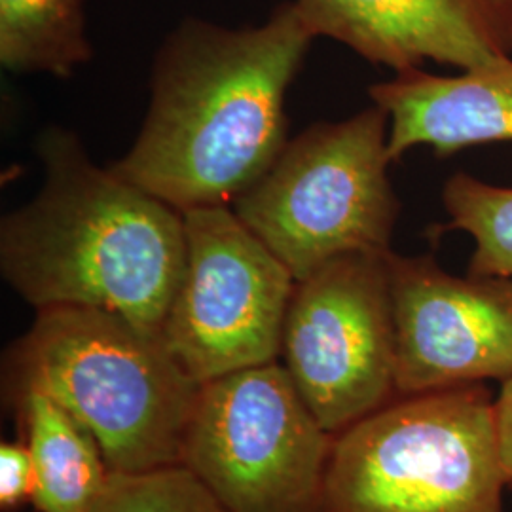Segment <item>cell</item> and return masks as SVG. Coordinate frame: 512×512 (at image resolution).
Segmentation results:
<instances>
[{
  "instance_id": "cell-1",
  "label": "cell",
  "mask_w": 512,
  "mask_h": 512,
  "mask_svg": "<svg viewBox=\"0 0 512 512\" xmlns=\"http://www.w3.org/2000/svg\"><path fill=\"white\" fill-rule=\"evenodd\" d=\"M315 35L294 2L258 27L186 19L156 55L124 181L179 211L232 207L287 147L285 97Z\"/></svg>"
},
{
  "instance_id": "cell-2",
  "label": "cell",
  "mask_w": 512,
  "mask_h": 512,
  "mask_svg": "<svg viewBox=\"0 0 512 512\" xmlns=\"http://www.w3.org/2000/svg\"><path fill=\"white\" fill-rule=\"evenodd\" d=\"M37 152V198L0 222L4 281L37 311H109L162 336L184 274L183 211L97 167L69 129H46Z\"/></svg>"
},
{
  "instance_id": "cell-3",
  "label": "cell",
  "mask_w": 512,
  "mask_h": 512,
  "mask_svg": "<svg viewBox=\"0 0 512 512\" xmlns=\"http://www.w3.org/2000/svg\"><path fill=\"white\" fill-rule=\"evenodd\" d=\"M200 385L162 336L90 308L37 311L2 357L4 399H54L92 433L112 473L181 465Z\"/></svg>"
},
{
  "instance_id": "cell-4",
  "label": "cell",
  "mask_w": 512,
  "mask_h": 512,
  "mask_svg": "<svg viewBox=\"0 0 512 512\" xmlns=\"http://www.w3.org/2000/svg\"><path fill=\"white\" fill-rule=\"evenodd\" d=\"M484 384L399 395L334 437L315 512H505Z\"/></svg>"
},
{
  "instance_id": "cell-5",
  "label": "cell",
  "mask_w": 512,
  "mask_h": 512,
  "mask_svg": "<svg viewBox=\"0 0 512 512\" xmlns=\"http://www.w3.org/2000/svg\"><path fill=\"white\" fill-rule=\"evenodd\" d=\"M387 139L389 116L376 103L315 124L232 209L296 281L338 256L385 253L401 213Z\"/></svg>"
},
{
  "instance_id": "cell-6",
  "label": "cell",
  "mask_w": 512,
  "mask_h": 512,
  "mask_svg": "<svg viewBox=\"0 0 512 512\" xmlns=\"http://www.w3.org/2000/svg\"><path fill=\"white\" fill-rule=\"evenodd\" d=\"M332 444L275 361L200 385L181 465L226 512H315Z\"/></svg>"
},
{
  "instance_id": "cell-7",
  "label": "cell",
  "mask_w": 512,
  "mask_h": 512,
  "mask_svg": "<svg viewBox=\"0 0 512 512\" xmlns=\"http://www.w3.org/2000/svg\"><path fill=\"white\" fill-rule=\"evenodd\" d=\"M186 262L165 346L198 384L275 363L296 277L232 207L184 211Z\"/></svg>"
},
{
  "instance_id": "cell-8",
  "label": "cell",
  "mask_w": 512,
  "mask_h": 512,
  "mask_svg": "<svg viewBox=\"0 0 512 512\" xmlns=\"http://www.w3.org/2000/svg\"><path fill=\"white\" fill-rule=\"evenodd\" d=\"M389 251L338 256L294 285L283 366L334 437L399 397Z\"/></svg>"
},
{
  "instance_id": "cell-9",
  "label": "cell",
  "mask_w": 512,
  "mask_h": 512,
  "mask_svg": "<svg viewBox=\"0 0 512 512\" xmlns=\"http://www.w3.org/2000/svg\"><path fill=\"white\" fill-rule=\"evenodd\" d=\"M387 272L399 395L512 378V277H458L395 251Z\"/></svg>"
},
{
  "instance_id": "cell-10",
  "label": "cell",
  "mask_w": 512,
  "mask_h": 512,
  "mask_svg": "<svg viewBox=\"0 0 512 512\" xmlns=\"http://www.w3.org/2000/svg\"><path fill=\"white\" fill-rule=\"evenodd\" d=\"M315 37L397 73L437 61L463 71L512 54L503 0H294Z\"/></svg>"
},
{
  "instance_id": "cell-11",
  "label": "cell",
  "mask_w": 512,
  "mask_h": 512,
  "mask_svg": "<svg viewBox=\"0 0 512 512\" xmlns=\"http://www.w3.org/2000/svg\"><path fill=\"white\" fill-rule=\"evenodd\" d=\"M368 92L389 116L391 162L416 147L444 158L463 148L512 141L511 55L459 76L406 69Z\"/></svg>"
},
{
  "instance_id": "cell-12",
  "label": "cell",
  "mask_w": 512,
  "mask_h": 512,
  "mask_svg": "<svg viewBox=\"0 0 512 512\" xmlns=\"http://www.w3.org/2000/svg\"><path fill=\"white\" fill-rule=\"evenodd\" d=\"M6 401L16 414L19 439L35 463V509L86 511L112 473L92 433L40 391H23Z\"/></svg>"
},
{
  "instance_id": "cell-13",
  "label": "cell",
  "mask_w": 512,
  "mask_h": 512,
  "mask_svg": "<svg viewBox=\"0 0 512 512\" xmlns=\"http://www.w3.org/2000/svg\"><path fill=\"white\" fill-rule=\"evenodd\" d=\"M92 54L84 0H0V63L6 71L69 78Z\"/></svg>"
},
{
  "instance_id": "cell-14",
  "label": "cell",
  "mask_w": 512,
  "mask_h": 512,
  "mask_svg": "<svg viewBox=\"0 0 512 512\" xmlns=\"http://www.w3.org/2000/svg\"><path fill=\"white\" fill-rule=\"evenodd\" d=\"M450 222L440 230H463L475 239L469 275L512 277V188L456 173L444 184Z\"/></svg>"
},
{
  "instance_id": "cell-15",
  "label": "cell",
  "mask_w": 512,
  "mask_h": 512,
  "mask_svg": "<svg viewBox=\"0 0 512 512\" xmlns=\"http://www.w3.org/2000/svg\"><path fill=\"white\" fill-rule=\"evenodd\" d=\"M84 512H226L183 465L147 473H110Z\"/></svg>"
},
{
  "instance_id": "cell-16",
  "label": "cell",
  "mask_w": 512,
  "mask_h": 512,
  "mask_svg": "<svg viewBox=\"0 0 512 512\" xmlns=\"http://www.w3.org/2000/svg\"><path fill=\"white\" fill-rule=\"evenodd\" d=\"M37 494V471L33 456L23 440H4L0 444V509L18 511L33 503Z\"/></svg>"
},
{
  "instance_id": "cell-17",
  "label": "cell",
  "mask_w": 512,
  "mask_h": 512,
  "mask_svg": "<svg viewBox=\"0 0 512 512\" xmlns=\"http://www.w3.org/2000/svg\"><path fill=\"white\" fill-rule=\"evenodd\" d=\"M494 429L501 471L507 488H512V378L501 384L494 399Z\"/></svg>"
},
{
  "instance_id": "cell-18",
  "label": "cell",
  "mask_w": 512,
  "mask_h": 512,
  "mask_svg": "<svg viewBox=\"0 0 512 512\" xmlns=\"http://www.w3.org/2000/svg\"><path fill=\"white\" fill-rule=\"evenodd\" d=\"M505 2V10H507V18H509V23H511V31H512V0H503Z\"/></svg>"
}]
</instances>
